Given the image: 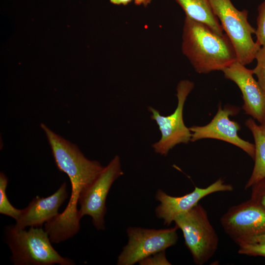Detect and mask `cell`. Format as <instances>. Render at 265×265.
<instances>
[{
  "mask_svg": "<svg viewBox=\"0 0 265 265\" xmlns=\"http://www.w3.org/2000/svg\"><path fill=\"white\" fill-rule=\"evenodd\" d=\"M45 132L58 169L66 173L71 184L70 200L65 210L58 215L63 225L74 227L80 223L77 205L81 192L99 175L104 167L96 160L87 159L74 144L55 133L43 123Z\"/></svg>",
  "mask_w": 265,
  "mask_h": 265,
  "instance_id": "6da1fadb",
  "label": "cell"
},
{
  "mask_svg": "<svg viewBox=\"0 0 265 265\" xmlns=\"http://www.w3.org/2000/svg\"><path fill=\"white\" fill-rule=\"evenodd\" d=\"M182 51L199 74L222 71L238 60L226 34H218L205 24L186 16L183 28Z\"/></svg>",
  "mask_w": 265,
  "mask_h": 265,
  "instance_id": "7a4b0ae2",
  "label": "cell"
},
{
  "mask_svg": "<svg viewBox=\"0 0 265 265\" xmlns=\"http://www.w3.org/2000/svg\"><path fill=\"white\" fill-rule=\"evenodd\" d=\"M6 242L15 265L75 264L71 259L58 253L53 247L48 234L41 227H31L27 231L9 226L6 230Z\"/></svg>",
  "mask_w": 265,
  "mask_h": 265,
  "instance_id": "3957f363",
  "label": "cell"
},
{
  "mask_svg": "<svg viewBox=\"0 0 265 265\" xmlns=\"http://www.w3.org/2000/svg\"><path fill=\"white\" fill-rule=\"evenodd\" d=\"M209 1L234 48L238 61L245 66L251 63L261 46L253 39L256 29L248 22V11L238 10L231 0Z\"/></svg>",
  "mask_w": 265,
  "mask_h": 265,
  "instance_id": "277c9868",
  "label": "cell"
},
{
  "mask_svg": "<svg viewBox=\"0 0 265 265\" xmlns=\"http://www.w3.org/2000/svg\"><path fill=\"white\" fill-rule=\"evenodd\" d=\"M174 222L183 233L194 263L198 265L206 263L216 252L219 239L205 208L198 204L176 217Z\"/></svg>",
  "mask_w": 265,
  "mask_h": 265,
  "instance_id": "5b68a950",
  "label": "cell"
},
{
  "mask_svg": "<svg viewBox=\"0 0 265 265\" xmlns=\"http://www.w3.org/2000/svg\"><path fill=\"white\" fill-rule=\"evenodd\" d=\"M194 87V83L189 80L179 81L176 88L177 106L169 115H161L153 107H148L151 118L156 122L161 134L160 139L152 145L156 153L166 156L176 145L191 141V132L184 123L183 110L186 99Z\"/></svg>",
  "mask_w": 265,
  "mask_h": 265,
  "instance_id": "8992f818",
  "label": "cell"
},
{
  "mask_svg": "<svg viewBox=\"0 0 265 265\" xmlns=\"http://www.w3.org/2000/svg\"><path fill=\"white\" fill-rule=\"evenodd\" d=\"M178 227L156 230L129 227L128 242L119 255L117 265H132L175 245L178 239Z\"/></svg>",
  "mask_w": 265,
  "mask_h": 265,
  "instance_id": "52a82bcc",
  "label": "cell"
},
{
  "mask_svg": "<svg viewBox=\"0 0 265 265\" xmlns=\"http://www.w3.org/2000/svg\"><path fill=\"white\" fill-rule=\"evenodd\" d=\"M123 174L120 159L116 156L81 192L78 202L80 205L79 210L80 219L84 215H89L97 230L105 229L106 197L113 182Z\"/></svg>",
  "mask_w": 265,
  "mask_h": 265,
  "instance_id": "ba28073f",
  "label": "cell"
},
{
  "mask_svg": "<svg viewBox=\"0 0 265 265\" xmlns=\"http://www.w3.org/2000/svg\"><path fill=\"white\" fill-rule=\"evenodd\" d=\"M220 222L226 234L239 245L265 234V209L250 199L230 207Z\"/></svg>",
  "mask_w": 265,
  "mask_h": 265,
  "instance_id": "9c48e42d",
  "label": "cell"
},
{
  "mask_svg": "<svg viewBox=\"0 0 265 265\" xmlns=\"http://www.w3.org/2000/svg\"><path fill=\"white\" fill-rule=\"evenodd\" d=\"M239 111V109L236 107L225 106L222 108L219 105L216 114L209 123L189 128L191 132V141L205 138L224 141L240 148L254 159V144L241 138L238 134L240 130L239 124L229 119L230 115H235Z\"/></svg>",
  "mask_w": 265,
  "mask_h": 265,
  "instance_id": "30bf717a",
  "label": "cell"
},
{
  "mask_svg": "<svg viewBox=\"0 0 265 265\" xmlns=\"http://www.w3.org/2000/svg\"><path fill=\"white\" fill-rule=\"evenodd\" d=\"M233 186L220 178L205 188L195 186L194 190L182 196H170L159 189L156 194V199L159 204L155 209L156 216L163 220L164 224L169 226L176 217L185 213L199 204L206 196L217 192H230Z\"/></svg>",
  "mask_w": 265,
  "mask_h": 265,
  "instance_id": "8fae6325",
  "label": "cell"
},
{
  "mask_svg": "<svg viewBox=\"0 0 265 265\" xmlns=\"http://www.w3.org/2000/svg\"><path fill=\"white\" fill-rule=\"evenodd\" d=\"M221 71L226 79L234 82L239 88L245 113L262 124L265 119V93L254 79L252 69L237 60Z\"/></svg>",
  "mask_w": 265,
  "mask_h": 265,
  "instance_id": "7c38bea8",
  "label": "cell"
},
{
  "mask_svg": "<svg viewBox=\"0 0 265 265\" xmlns=\"http://www.w3.org/2000/svg\"><path fill=\"white\" fill-rule=\"evenodd\" d=\"M68 197L67 185L63 183L52 195L47 197L36 196L28 205L22 210L13 226L17 229L26 227H42L56 216L59 207Z\"/></svg>",
  "mask_w": 265,
  "mask_h": 265,
  "instance_id": "4fadbf2b",
  "label": "cell"
},
{
  "mask_svg": "<svg viewBox=\"0 0 265 265\" xmlns=\"http://www.w3.org/2000/svg\"><path fill=\"white\" fill-rule=\"evenodd\" d=\"M245 125L252 133L255 145L254 165L244 187L248 189L265 178V130L251 118L246 120Z\"/></svg>",
  "mask_w": 265,
  "mask_h": 265,
  "instance_id": "5bb4252c",
  "label": "cell"
},
{
  "mask_svg": "<svg viewBox=\"0 0 265 265\" xmlns=\"http://www.w3.org/2000/svg\"><path fill=\"white\" fill-rule=\"evenodd\" d=\"M186 17L208 26L216 33L222 35L223 30L214 14L209 0H175Z\"/></svg>",
  "mask_w": 265,
  "mask_h": 265,
  "instance_id": "9a60e30c",
  "label": "cell"
},
{
  "mask_svg": "<svg viewBox=\"0 0 265 265\" xmlns=\"http://www.w3.org/2000/svg\"><path fill=\"white\" fill-rule=\"evenodd\" d=\"M7 184V177L3 172H0V213L10 216L16 220L20 216L22 210L16 209L10 203L6 192Z\"/></svg>",
  "mask_w": 265,
  "mask_h": 265,
  "instance_id": "2e32d148",
  "label": "cell"
},
{
  "mask_svg": "<svg viewBox=\"0 0 265 265\" xmlns=\"http://www.w3.org/2000/svg\"><path fill=\"white\" fill-rule=\"evenodd\" d=\"M255 59L257 64L252 69L253 74L257 77L259 84L265 93V46H261L259 49Z\"/></svg>",
  "mask_w": 265,
  "mask_h": 265,
  "instance_id": "e0dca14e",
  "label": "cell"
},
{
  "mask_svg": "<svg viewBox=\"0 0 265 265\" xmlns=\"http://www.w3.org/2000/svg\"><path fill=\"white\" fill-rule=\"evenodd\" d=\"M257 28L255 33L256 42L261 46H265V0L258 7Z\"/></svg>",
  "mask_w": 265,
  "mask_h": 265,
  "instance_id": "ac0fdd59",
  "label": "cell"
},
{
  "mask_svg": "<svg viewBox=\"0 0 265 265\" xmlns=\"http://www.w3.org/2000/svg\"><path fill=\"white\" fill-rule=\"evenodd\" d=\"M238 246V253L240 255L265 258V243H245Z\"/></svg>",
  "mask_w": 265,
  "mask_h": 265,
  "instance_id": "d6986e66",
  "label": "cell"
},
{
  "mask_svg": "<svg viewBox=\"0 0 265 265\" xmlns=\"http://www.w3.org/2000/svg\"><path fill=\"white\" fill-rule=\"evenodd\" d=\"M250 188V199L265 209V178L253 185Z\"/></svg>",
  "mask_w": 265,
  "mask_h": 265,
  "instance_id": "ffe728a7",
  "label": "cell"
},
{
  "mask_svg": "<svg viewBox=\"0 0 265 265\" xmlns=\"http://www.w3.org/2000/svg\"><path fill=\"white\" fill-rule=\"evenodd\" d=\"M141 265H171L165 257L164 251L154 254L139 262Z\"/></svg>",
  "mask_w": 265,
  "mask_h": 265,
  "instance_id": "44dd1931",
  "label": "cell"
},
{
  "mask_svg": "<svg viewBox=\"0 0 265 265\" xmlns=\"http://www.w3.org/2000/svg\"><path fill=\"white\" fill-rule=\"evenodd\" d=\"M245 243H265V234L253 237Z\"/></svg>",
  "mask_w": 265,
  "mask_h": 265,
  "instance_id": "7402d4cb",
  "label": "cell"
},
{
  "mask_svg": "<svg viewBox=\"0 0 265 265\" xmlns=\"http://www.w3.org/2000/svg\"><path fill=\"white\" fill-rule=\"evenodd\" d=\"M109 2L114 5H127L131 3L133 0H109Z\"/></svg>",
  "mask_w": 265,
  "mask_h": 265,
  "instance_id": "603a6c76",
  "label": "cell"
},
{
  "mask_svg": "<svg viewBox=\"0 0 265 265\" xmlns=\"http://www.w3.org/2000/svg\"><path fill=\"white\" fill-rule=\"evenodd\" d=\"M135 4L137 5H142L145 7L149 4L153 0H133Z\"/></svg>",
  "mask_w": 265,
  "mask_h": 265,
  "instance_id": "cb8c5ba5",
  "label": "cell"
},
{
  "mask_svg": "<svg viewBox=\"0 0 265 265\" xmlns=\"http://www.w3.org/2000/svg\"><path fill=\"white\" fill-rule=\"evenodd\" d=\"M262 127L265 130V119L264 120V121H263V122L260 124Z\"/></svg>",
  "mask_w": 265,
  "mask_h": 265,
  "instance_id": "d4e9b609",
  "label": "cell"
}]
</instances>
